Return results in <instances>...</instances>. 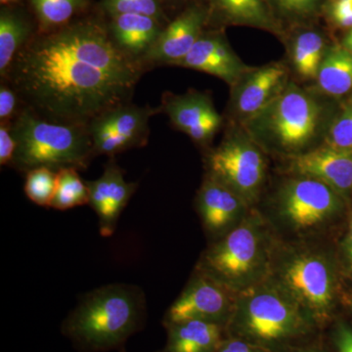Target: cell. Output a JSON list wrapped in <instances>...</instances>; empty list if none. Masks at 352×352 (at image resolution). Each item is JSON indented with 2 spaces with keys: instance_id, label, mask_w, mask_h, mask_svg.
<instances>
[{
  "instance_id": "obj_40",
  "label": "cell",
  "mask_w": 352,
  "mask_h": 352,
  "mask_svg": "<svg viewBox=\"0 0 352 352\" xmlns=\"http://www.w3.org/2000/svg\"><path fill=\"white\" fill-rule=\"evenodd\" d=\"M168 2H191L192 4L199 3V1H197V0H166V6H168Z\"/></svg>"
},
{
  "instance_id": "obj_19",
  "label": "cell",
  "mask_w": 352,
  "mask_h": 352,
  "mask_svg": "<svg viewBox=\"0 0 352 352\" xmlns=\"http://www.w3.org/2000/svg\"><path fill=\"white\" fill-rule=\"evenodd\" d=\"M208 25H247L282 36L283 25L270 0H207Z\"/></svg>"
},
{
  "instance_id": "obj_10",
  "label": "cell",
  "mask_w": 352,
  "mask_h": 352,
  "mask_svg": "<svg viewBox=\"0 0 352 352\" xmlns=\"http://www.w3.org/2000/svg\"><path fill=\"white\" fill-rule=\"evenodd\" d=\"M161 107L138 106L132 102L102 113L87 124L94 146V157L108 156L147 145L150 135L149 120Z\"/></svg>"
},
{
  "instance_id": "obj_28",
  "label": "cell",
  "mask_w": 352,
  "mask_h": 352,
  "mask_svg": "<svg viewBox=\"0 0 352 352\" xmlns=\"http://www.w3.org/2000/svg\"><path fill=\"white\" fill-rule=\"evenodd\" d=\"M166 0H101L98 9L105 17L135 13L150 16L168 25Z\"/></svg>"
},
{
  "instance_id": "obj_8",
  "label": "cell",
  "mask_w": 352,
  "mask_h": 352,
  "mask_svg": "<svg viewBox=\"0 0 352 352\" xmlns=\"http://www.w3.org/2000/svg\"><path fill=\"white\" fill-rule=\"evenodd\" d=\"M342 197L326 183L296 176L287 180L275 197L280 223L291 232H318L342 212Z\"/></svg>"
},
{
  "instance_id": "obj_18",
  "label": "cell",
  "mask_w": 352,
  "mask_h": 352,
  "mask_svg": "<svg viewBox=\"0 0 352 352\" xmlns=\"http://www.w3.org/2000/svg\"><path fill=\"white\" fill-rule=\"evenodd\" d=\"M289 170L296 176L326 183L340 195L352 190V151L324 146L289 159Z\"/></svg>"
},
{
  "instance_id": "obj_29",
  "label": "cell",
  "mask_w": 352,
  "mask_h": 352,
  "mask_svg": "<svg viewBox=\"0 0 352 352\" xmlns=\"http://www.w3.org/2000/svg\"><path fill=\"white\" fill-rule=\"evenodd\" d=\"M325 145L335 149L352 151V98L344 104L333 120L326 135Z\"/></svg>"
},
{
  "instance_id": "obj_32",
  "label": "cell",
  "mask_w": 352,
  "mask_h": 352,
  "mask_svg": "<svg viewBox=\"0 0 352 352\" xmlns=\"http://www.w3.org/2000/svg\"><path fill=\"white\" fill-rule=\"evenodd\" d=\"M329 21L340 29H352V0H329L325 6Z\"/></svg>"
},
{
  "instance_id": "obj_41",
  "label": "cell",
  "mask_w": 352,
  "mask_h": 352,
  "mask_svg": "<svg viewBox=\"0 0 352 352\" xmlns=\"http://www.w3.org/2000/svg\"><path fill=\"white\" fill-rule=\"evenodd\" d=\"M351 309H352V302H351Z\"/></svg>"
},
{
  "instance_id": "obj_39",
  "label": "cell",
  "mask_w": 352,
  "mask_h": 352,
  "mask_svg": "<svg viewBox=\"0 0 352 352\" xmlns=\"http://www.w3.org/2000/svg\"><path fill=\"white\" fill-rule=\"evenodd\" d=\"M22 0H0L1 6H14V4L21 3Z\"/></svg>"
},
{
  "instance_id": "obj_42",
  "label": "cell",
  "mask_w": 352,
  "mask_h": 352,
  "mask_svg": "<svg viewBox=\"0 0 352 352\" xmlns=\"http://www.w3.org/2000/svg\"><path fill=\"white\" fill-rule=\"evenodd\" d=\"M122 352H126V351H122Z\"/></svg>"
},
{
  "instance_id": "obj_30",
  "label": "cell",
  "mask_w": 352,
  "mask_h": 352,
  "mask_svg": "<svg viewBox=\"0 0 352 352\" xmlns=\"http://www.w3.org/2000/svg\"><path fill=\"white\" fill-rule=\"evenodd\" d=\"M279 20L302 22L315 17L322 7V0H270Z\"/></svg>"
},
{
  "instance_id": "obj_11",
  "label": "cell",
  "mask_w": 352,
  "mask_h": 352,
  "mask_svg": "<svg viewBox=\"0 0 352 352\" xmlns=\"http://www.w3.org/2000/svg\"><path fill=\"white\" fill-rule=\"evenodd\" d=\"M235 300V293L195 270L182 293L168 308L163 323L166 326L199 320L219 324L226 329Z\"/></svg>"
},
{
  "instance_id": "obj_33",
  "label": "cell",
  "mask_w": 352,
  "mask_h": 352,
  "mask_svg": "<svg viewBox=\"0 0 352 352\" xmlns=\"http://www.w3.org/2000/svg\"><path fill=\"white\" fill-rule=\"evenodd\" d=\"M13 122H0V164L11 166L16 151V139L12 131Z\"/></svg>"
},
{
  "instance_id": "obj_21",
  "label": "cell",
  "mask_w": 352,
  "mask_h": 352,
  "mask_svg": "<svg viewBox=\"0 0 352 352\" xmlns=\"http://www.w3.org/2000/svg\"><path fill=\"white\" fill-rule=\"evenodd\" d=\"M38 32L30 9L22 4L1 6L0 9V78L6 80L21 50Z\"/></svg>"
},
{
  "instance_id": "obj_3",
  "label": "cell",
  "mask_w": 352,
  "mask_h": 352,
  "mask_svg": "<svg viewBox=\"0 0 352 352\" xmlns=\"http://www.w3.org/2000/svg\"><path fill=\"white\" fill-rule=\"evenodd\" d=\"M317 328L300 305L270 278L236 295L226 335L272 352L289 346Z\"/></svg>"
},
{
  "instance_id": "obj_2",
  "label": "cell",
  "mask_w": 352,
  "mask_h": 352,
  "mask_svg": "<svg viewBox=\"0 0 352 352\" xmlns=\"http://www.w3.org/2000/svg\"><path fill=\"white\" fill-rule=\"evenodd\" d=\"M146 296L135 285L109 284L85 294L62 324L80 352L120 349L144 326Z\"/></svg>"
},
{
  "instance_id": "obj_6",
  "label": "cell",
  "mask_w": 352,
  "mask_h": 352,
  "mask_svg": "<svg viewBox=\"0 0 352 352\" xmlns=\"http://www.w3.org/2000/svg\"><path fill=\"white\" fill-rule=\"evenodd\" d=\"M268 278L300 305L317 327L332 316L337 302V271L325 252L307 245L277 244Z\"/></svg>"
},
{
  "instance_id": "obj_34",
  "label": "cell",
  "mask_w": 352,
  "mask_h": 352,
  "mask_svg": "<svg viewBox=\"0 0 352 352\" xmlns=\"http://www.w3.org/2000/svg\"><path fill=\"white\" fill-rule=\"evenodd\" d=\"M215 352H272L249 340L226 335Z\"/></svg>"
},
{
  "instance_id": "obj_5",
  "label": "cell",
  "mask_w": 352,
  "mask_h": 352,
  "mask_svg": "<svg viewBox=\"0 0 352 352\" xmlns=\"http://www.w3.org/2000/svg\"><path fill=\"white\" fill-rule=\"evenodd\" d=\"M12 131L17 146L11 166L20 173L41 166L85 170L94 157L87 124L50 122L25 107Z\"/></svg>"
},
{
  "instance_id": "obj_16",
  "label": "cell",
  "mask_w": 352,
  "mask_h": 352,
  "mask_svg": "<svg viewBox=\"0 0 352 352\" xmlns=\"http://www.w3.org/2000/svg\"><path fill=\"white\" fill-rule=\"evenodd\" d=\"M173 66L210 74L232 88L254 69L241 61L219 29L205 30L188 54Z\"/></svg>"
},
{
  "instance_id": "obj_1",
  "label": "cell",
  "mask_w": 352,
  "mask_h": 352,
  "mask_svg": "<svg viewBox=\"0 0 352 352\" xmlns=\"http://www.w3.org/2000/svg\"><path fill=\"white\" fill-rule=\"evenodd\" d=\"M145 72L115 45L105 16L96 8L56 31L36 32L3 80L39 117L88 124L131 102Z\"/></svg>"
},
{
  "instance_id": "obj_25",
  "label": "cell",
  "mask_w": 352,
  "mask_h": 352,
  "mask_svg": "<svg viewBox=\"0 0 352 352\" xmlns=\"http://www.w3.org/2000/svg\"><path fill=\"white\" fill-rule=\"evenodd\" d=\"M327 50L320 32L310 28L300 30L291 43L292 62L296 73L305 80H316Z\"/></svg>"
},
{
  "instance_id": "obj_4",
  "label": "cell",
  "mask_w": 352,
  "mask_h": 352,
  "mask_svg": "<svg viewBox=\"0 0 352 352\" xmlns=\"http://www.w3.org/2000/svg\"><path fill=\"white\" fill-rule=\"evenodd\" d=\"M278 243L261 214L245 219L201 254L196 270L237 294L270 277Z\"/></svg>"
},
{
  "instance_id": "obj_22",
  "label": "cell",
  "mask_w": 352,
  "mask_h": 352,
  "mask_svg": "<svg viewBox=\"0 0 352 352\" xmlns=\"http://www.w3.org/2000/svg\"><path fill=\"white\" fill-rule=\"evenodd\" d=\"M164 327L168 340L161 352H215L226 336V327L210 322L187 320Z\"/></svg>"
},
{
  "instance_id": "obj_26",
  "label": "cell",
  "mask_w": 352,
  "mask_h": 352,
  "mask_svg": "<svg viewBox=\"0 0 352 352\" xmlns=\"http://www.w3.org/2000/svg\"><path fill=\"white\" fill-rule=\"evenodd\" d=\"M75 168L57 171V187L50 208L58 210L80 207L89 204V192Z\"/></svg>"
},
{
  "instance_id": "obj_23",
  "label": "cell",
  "mask_w": 352,
  "mask_h": 352,
  "mask_svg": "<svg viewBox=\"0 0 352 352\" xmlns=\"http://www.w3.org/2000/svg\"><path fill=\"white\" fill-rule=\"evenodd\" d=\"M38 32H50L66 27L92 12L91 0H28Z\"/></svg>"
},
{
  "instance_id": "obj_36",
  "label": "cell",
  "mask_w": 352,
  "mask_h": 352,
  "mask_svg": "<svg viewBox=\"0 0 352 352\" xmlns=\"http://www.w3.org/2000/svg\"><path fill=\"white\" fill-rule=\"evenodd\" d=\"M342 261H344V268L346 272L352 276V212L351 219H349V228L346 237L342 243Z\"/></svg>"
},
{
  "instance_id": "obj_15",
  "label": "cell",
  "mask_w": 352,
  "mask_h": 352,
  "mask_svg": "<svg viewBox=\"0 0 352 352\" xmlns=\"http://www.w3.org/2000/svg\"><path fill=\"white\" fill-rule=\"evenodd\" d=\"M89 192V204L98 217L99 231L103 237H111L115 233L120 214L124 212L132 195L138 188V182H127L124 170L110 157L104 166L100 177L87 180Z\"/></svg>"
},
{
  "instance_id": "obj_35",
  "label": "cell",
  "mask_w": 352,
  "mask_h": 352,
  "mask_svg": "<svg viewBox=\"0 0 352 352\" xmlns=\"http://www.w3.org/2000/svg\"><path fill=\"white\" fill-rule=\"evenodd\" d=\"M332 340L338 352H352V327L344 321L338 322L333 329Z\"/></svg>"
},
{
  "instance_id": "obj_27",
  "label": "cell",
  "mask_w": 352,
  "mask_h": 352,
  "mask_svg": "<svg viewBox=\"0 0 352 352\" xmlns=\"http://www.w3.org/2000/svg\"><path fill=\"white\" fill-rule=\"evenodd\" d=\"M57 187V171L46 166L34 168L25 173V193L41 207L50 208Z\"/></svg>"
},
{
  "instance_id": "obj_17",
  "label": "cell",
  "mask_w": 352,
  "mask_h": 352,
  "mask_svg": "<svg viewBox=\"0 0 352 352\" xmlns=\"http://www.w3.org/2000/svg\"><path fill=\"white\" fill-rule=\"evenodd\" d=\"M289 71L282 63L252 69L233 87V109L245 122L263 112L288 87Z\"/></svg>"
},
{
  "instance_id": "obj_13",
  "label": "cell",
  "mask_w": 352,
  "mask_h": 352,
  "mask_svg": "<svg viewBox=\"0 0 352 352\" xmlns=\"http://www.w3.org/2000/svg\"><path fill=\"white\" fill-rule=\"evenodd\" d=\"M196 210L210 239L217 241L239 226L250 205L232 189L206 175L196 197Z\"/></svg>"
},
{
  "instance_id": "obj_37",
  "label": "cell",
  "mask_w": 352,
  "mask_h": 352,
  "mask_svg": "<svg viewBox=\"0 0 352 352\" xmlns=\"http://www.w3.org/2000/svg\"><path fill=\"white\" fill-rule=\"evenodd\" d=\"M342 46L352 52V29L349 30V32H347L346 38L344 39Z\"/></svg>"
},
{
  "instance_id": "obj_31",
  "label": "cell",
  "mask_w": 352,
  "mask_h": 352,
  "mask_svg": "<svg viewBox=\"0 0 352 352\" xmlns=\"http://www.w3.org/2000/svg\"><path fill=\"white\" fill-rule=\"evenodd\" d=\"M25 109L20 95L7 80L0 83V122H13Z\"/></svg>"
},
{
  "instance_id": "obj_14",
  "label": "cell",
  "mask_w": 352,
  "mask_h": 352,
  "mask_svg": "<svg viewBox=\"0 0 352 352\" xmlns=\"http://www.w3.org/2000/svg\"><path fill=\"white\" fill-rule=\"evenodd\" d=\"M160 107L175 129L200 145L208 144L221 124V117L215 111L210 95L196 90L182 95L166 92Z\"/></svg>"
},
{
  "instance_id": "obj_9",
  "label": "cell",
  "mask_w": 352,
  "mask_h": 352,
  "mask_svg": "<svg viewBox=\"0 0 352 352\" xmlns=\"http://www.w3.org/2000/svg\"><path fill=\"white\" fill-rule=\"evenodd\" d=\"M207 175L223 183L250 206L261 193L266 175V161L252 139L234 133L205 157Z\"/></svg>"
},
{
  "instance_id": "obj_24",
  "label": "cell",
  "mask_w": 352,
  "mask_h": 352,
  "mask_svg": "<svg viewBox=\"0 0 352 352\" xmlns=\"http://www.w3.org/2000/svg\"><path fill=\"white\" fill-rule=\"evenodd\" d=\"M316 80L321 91L330 96H344L352 91V52L344 46L329 48Z\"/></svg>"
},
{
  "instance_id": "obj_20",
  "label": "cell",
  "mask_w": 352,
  "mask_h": 352,
  "mask_svg": "<svg viewBox=\"0 0 352 352\" xmlns=\"http://www.w3.org/2000/svg\"><path fill=\"white\" fill-rule=\"evenodd\" d=\"M105 18L113 43L126 56L141 66L166 25L156 18L142 14H118Z\"/></svg>"
},
{
  "instance_id": "obj_12",
  "label": "cell",
  "mask_w": 352,
  "mask_h": 352,
  "mask_svg": "<svg viewBox=\"0 0 352 352\" xmlns=\"http://www.w3.org/2000/svg\"><path fill=\"white\" fill-rule=\"evenodd\" d=\"M207 4L194 3L168 23L142 61L145 71L173 64L186 56L207 29Z\"/></svg>"
},
{
  "instance_id": "obj_38",
  "label": "cell",
  "mask_w": 352,
  "mask_h": 352,
  "mask_svg": "<svg viewBox=\"0 0 352 352\" xmlns=\"http://www.w3.org/2000/svg\"><path fill=\"white\" fill-rule=\"evenodd\" d=\"M287 352H324L315 347H300V349H292Z\"/></svg>"
},
{
  "instance_id": "obj_7",
  "label": "cell",
  "mask_w": 352,
  "mask_h": 352,
  "mask_svg": "<svg viewBox=\"0 0 352 352\" xmlns=\"http://www.w3.org/2000/svg\"><path fill=\"white\" fill-rule=\"evenodd\" d=\"M322 108L295 85L268 107L245 122L254 140L289 154H300L314 141L321 126Z\"/></svg>"
}]
</instances>
